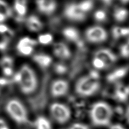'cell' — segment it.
I'll return each mask as SVG.
<instances>
[{
	"mask_svg": "<svg viewBox=\"0 0 129 129\" xmlns=\"http://www.w3.org/2000/svg\"><path fill=\"white\" fill-rule=\"evenodd\" d=\"M55 72L59 75H63L68 71V67L62 63H57L54 67Z\"/></svg>",
	"mask_w": 129,
	"mask_h": 129,
	"instance_id": "obj_27",
	"label": "cell"
},
{
	"mask_svg": "<svg viewBox=\"0 0 129 129\" xmlns=\"http://www.w3.org/2000/svg\"><path fill=\"white\" fill-rule=\"evenodd\" d=\"M1 65L2 70L6 68L13 69V60L9 56H5L1 61Z\"/></svg>",
	"mask_w": 129,
	"mask_h": 129,
	"instance_id": "obj_24",
	"label": "cell"
},
{
	"mask_svg": "<svg viewBox=\"0 0 129 129\" xmlns=\"http://www.w3.org/2000/svg\"><path fill=\"white\" fill-rule=\"evenodd\" d=\"M53 36L50 34H43L39 36L38 41L41 45H48L52 42Z\"/></svg>",
	"mask_w": 129,
	"mask_h": 129,
	"instance_id": "obj_22",
	"label": "cell"
},
{
	"mask_svg": "<svg viewBox=\"0 0 129 129\" xmlns=\"http://www.w3.org/2000/svg\"><path fill=\"white\" fill-rule=\"evenodd\" d=\"M64 15L68 19L73 21H82L86 17V14L83 12L78 4L72 3L68 5L64 10Z\"/></svg>",
	"mask_w": 129,
	"mask_h": 129,
	"instance_id": "obj_7",
	"label": "cell"
},
{
	"mask_svg": "<svg viewBox=\"0 0 129 129\" xmlns=\"http://www.w3.org/2000/svg\"><path fill=\"white\" fill-rule=\"evenodd\" d=\"M120 53L123 57H129V40L122 45Z\"/></svg>",
	"mask_w": 129,
	"mask_h": 129,
	"instance_id": "obj_28",
	"label": "cell"
},
{
	"mask_svg": "<svg viewBox=\"0 0 129 129\" xmlns=\"http://www.w3.org/2000/svg\"><path fill=\"white\" fill-rule=\"evenodd\" d=\"M69 129H89V128L86 124L75 123L73 124Z\"/></svg>",
	"mask_w": 129,
	"mask_h": 129,
	"instance_id": "obj_29",
	"label": "cell"
},
{
	"mask_svg": "<svg viewBox=\"0 0 129 129\" xmlns=\"http://www.w3.org/2000/svg\"><path fill=\"white\" fill-rule=\"evenodd\" d=\"M106 5H110L112 3L113 0H101Z\"/></svg>",
	"mask_w": 129,
	"mask_h": 129,
	"instance_id": "obj_37",
	"label": "cell"
},
{
	"mask_svg": "<svg viewBox=\"0 0 129 129\" xmlns=\"http://www.w3.org/2000/svg\"><path fill=\"white\" fill-rule=\"evenodd\" d=\"M109 129H127L123 125L119 123L111 124L109 126Z\"/></svg>",
	"mask_w": 129,
	"mask_h": 129,
	"instance_id": "obj_30",
	"label": "cell"
},
{
	"mask_svg": "<svg viewBox=\"0 0 129 129\" xmlns=\"http://www.w3.org/2000/svg\"><path fill=\"white\" fill-rule=\"evenodd\" d=\"M50 113L54 120L59 124L67 123L71 116L70 108L63 103L59 102H55L50 105Z\"/></svg>",
	"mask_w": 129,
	"mask_h": 129,
	"instance_id": "obj_5",
	"label": "cell"
},
{
	"mask_svg": "<svg viewBox=\"0 0 129 129\" xmlns=\"http://www.w3.org/2000/svg\"><path fill=\"white\" fill-rule=\"evenodd\" d=\"M8 81L6 79L0 78V92H1L2 88L5 85L8 84Z\"/></svg>",
	"mask_w": 129,
	"mask_h": 129,
	"instance_id": "obj_33",
	"label": "cell"
},
{
	"mask_svg": "<svg viewBox=\"0 0 129 129\" xmlns=\"http://www.w3.org/2000/svg\"><path fill=\"white\" fill-rule=\"evenodd\" d=\"M14 7L15 11L18 14V16H19V17H23V16H24L26 15L27 11V5L14 2Z\"/></svg>",
	"mask_w": 129,
	"mask_h": 129,
	"instance_id": "obj_23",
	"label": "cell"
},
{
	"mask_svg": "<svg viewBox=\"0 0 129 129\" xmlns=\"http://www.w3.org/2000/svg\"><path fill=\"white\" fill-rule=\"evenodd\" d=\"M94 56L100 59L107 65L108 68L113 65L117 60L116 55L114 54V53L108 48H105L97 50Z\"/></svg>",
	"mask_w": 129,
	"mask_h": 129,
	"instance_id": "obj_10",
	"label": "cell"
},
{
	"mask_svg": "<svg viewBox=\"0 0 129 129\" xmlns=\"http://www.w3.org/2000/svg\"><path fill=\"white\" fill-rule=\"evenodd\" d=\"M36 3L38 10L45 14H52L57 8L56 0H36Z\"/></svg>",
	"mask_w": 129,
	"mask_h": 129,
	"instance_id": "obj_11",
	"label": "cell"
},
{
	"mask_svg": "<svg viewBox=\"0 0 129 129\" xmlns=\"http://www.w3.org/2000/svg\"><path fill=\"white\" fill-rule=\"evenodd\" d=\"M63 35L66 39L77 43L81 42L79 33L77 29L72 27H68L63 30Z\"/></svg>",
	"mask_w": 129,
	"mask_h": 129,
	"instance_id": "obj_14",
	"label": "cell"
},
{
	"mask_svg": "<svg viewBox=\"0 0 129 129\" xmlns=\"http://www.w3.org/2000/svg\"><path fill=\"white\" fill-rule=\"evenodd\" d=\"M125 118L126 121V122L129 125V105L127 106V107L126 109L125 112Z\"/></svg>",
	"mask_w": 129,
	"mask_h": 129,
	"instance_id": "obj_32",
	"label": "cell"
},
{
	"mask_svg": "<svg viewBox=\"0 0 129 129\" xmlns=\"http://www.w3.org/2000/svg\"><path fill=\"white\" fill-rule=\"evenodd\" d=\"M7 125H7L6 121H5L4 119L0 118V129L3 128L5 126H6Z\"/></svg>",
	"mask_w": 129,
	"mask_h": 129,
	"instance_id": "obj_35",
	"label": "cell"
},
{
	"mask_svg": "<svg viewBox=\"0 0 129 129\" xmlns=\"http://www.w3.org/2000/svg\"><path fill=\"white\" fill-rule=\"evenodd\" d=\"M9 31L8 27L5 25L0 23V34H4Z\"/></svg>",
	"mask_w": 129,
	"mask_h": 129,
	"instance_id": "obj_31",
	"label": "cell"
},
{
	"mask_svg": "<svg viewBox=\"0 0 129 129\" xmlns=\"http://www.w3.org/2000/svg\"><path fill=\"white\" fill-rule=\"evenodd\" d=\"M107 13L103 10H97L94 14V18L95 20L100 22L105 21L107 19Z\"/></svg>",
	"mask_w": 129,
	"mask_h": 129,
	"instance_id": "obj_26",
	"label": "cell"
},
{
	"mask_svg": "<svg viewBox=\"0 0 129 129\" xmlns=\"http://www.w3.org/2000/svg\"><path fill=\"white\" fill-rule=\"evenodd\" d=\"M26 25L28 29L32 31L37 32L41 30L43 24L41 20L36 15H30L26 20Z\"/></svg>",
	"mask_w": 129,
	"mask_h": 129,
	"instance_id": "obj_13",
	"label": "cell"
},
{
	"mask_svg": "<svg viewBox=\"0 0 129 129\" xmlns=\"http://www.w3.org/2000/svg\"><path fill=\"white\" fill-rule=\"evenodd\" d=\"M119 1L122 4H127L129 2V0H119Z\"/></svg>",
	"mask_w": 129,
	"mask_h": 129,
	"instance_id": "obj_38",
	"label": "cell"
},
{
	"mask_svg": "<svg viewBox=\"0 0 129 129\" xmlns=\"http://www.w3.org/2000/svg\"><path fill=\"white\" fill-rule=\"evenodd\" d=\"M92 65L96 70H103L108 68L107 65L100 59L94 56L92 60Z\"/></svg>",
	"mask_w": 129,
	"mask_h": 129,
	"instance_id": "obj_25",
	"label": "cell"
},
{
	"mask_svg": "<svg viewBox=\"0 0 129 129\" xmlns=\"http://www.w3.org/2000/svg\"><path fill=\"white\" fill-rule=\"evenodd\" d=\"M89 114L91 122L94 126L105 127L111 125L113 110L107 102L99 101L92 105Z\"/></svg>",
	"mask_w": 129,
	"mask_h": 129,
	"instance_id": "obj_1",
	"label": "cell"
},
{
	"mask_svg": "<svg viewBox=\"0 0 129 129\" xmlns=\"http://www.w3.org/2000/svg\"><path fill=\"white\" fill-rule=\"evenodd\" d=\"M35 129H52V124L50 121L44 116H39L34 123Z\"/></svg>",
	"mask_w": 129,
	"mask_h": 129,
	"instance_id": "obj_17",
	"label": "cell"
},
{
	"mask_svg": "<svg viewBox=\"0 0 129 129\" xmlns=\"http://www.w3.org/2000/svg\"><path fill=\"white\" fill-rule=\"evenodd\" d=\"M99 76L95 71L78 80L75 85L76 92L83 97H89L96 93L100 88Z\"/></svg>",
	"mask_w": 129,
	"mask_h": 129,
	"instance_id": "obj_3",
	"label": "cell"
},
{
	"mask_svg": "<svg viewBox=\"0 0 129 129\" xmlns=\"http://www.w3.org/2000/svg\"><path fill=\"white\" fill-rule=\"evenodd\" d=\"M127 70V69L125 68H119L118 70H116L108 76V80L110 81H114L116 80L120 79L121 77H123L126 75Z\"/></svg>",
	"mask_w": 129,
	"mask_h": 129,
	"instance_id": "obj_19",
	"label": "cell"
},
{
	"mask_svg": "<svg viewBox=\"0 0 129 129\" xmlns=\"http://www.w3.org/2000/svg\"><path fill=\"white\" fill-rule=\"evenodd\" d=\"M128 11L122 7H118L114 10V19L118 22H123L125 21L128 17Z\"/></svg>",
	"mask_w": 129,
	"mask_h": 129,
	"instance_id": "obj_18",
	"label": "cell"
},
{
	"mask_svg": "<svg viewBox=\"0 0 129 129\" xmlns=\"http://www.w3.org/2000/svg\"><path fill=\"white\" fill-rule=\"evenodd\" d=\"M14 2L22 5H27V0H15Z\"/></svg>",
	"mask_w": 129,
	"mask_h": 129,
	"instance_id": "obj_36",
	"label": "cell"
},
{
	"mask_svg": "<svg viewBox=\"0 0 129 129\" xmlns=\"http://www.w3.org/2000/svg\"><path fill=\"white\" fill-rule=\"evenodd\" d=\"M53 52L55 56L62 60L69 59L71 55L68 46L63 43H56L54 46Z\"/></svg>",
	"mask_w": 129,
	"mask_h": 129,
	"instance_id": "obj_12",
	"label": "cell"
},
{
	"mask_svg": "<svg viewBox=\"0 0 129 129\" xmlns=\"http://www.w3.org/2000/svg\"><path fill=\"white\" fill-rule=\"evenodd\" d=\"M1 129H10V128H9V127H8V126L7 125V126H5V127H4L3 128H1Z\"/></svg>",
	"mask_w": 129,
	"mask_h": 129,
	"instance_id": "obj_39",
	"label": "cell"
},
{
	"mask_svg": "<svg viewBox=\"0 0 129 129\" xmlns=\"http://www.w3.org/2000/svg\"><path fill=\"white\" fill-rule=\"evenodd\" d=\"M19 88L25 94H31L38 88V79L34 70L27 65H23L14 77Z\"/></svg>",
	"mask_w": 129,
	"mask_h": 129,
	"instance_id": "obj_2",
	"label": "cell"
},
{
	"mask_svg": "<svg viewBox=\"0 0 129 129\" xmlns=\"http://www.w3.org/2000/svg\"><path fill=\"white\" fill-rule=\"evenodd\" d=\"M7 18H8V17H7L6 15H5L2 13H0V23H1V24H2V22H4Z\"/></svg>",
	"mask_w": 129,
	"mask_h": 129,
	"instance_id": "obj_34",
	"label": "cell"
},
{
	"mask_svg": "<svg viewBox=\"0 0 129 129\" xmlns=\"http://www.w3.org/2000/svg\"><path fill=\"white\" fill-rule=\"evenodd\" d=\"M36 44L37 42L33 39L29 37H24L18 43L17 48L18 51L21 55L28 56L33 52L34 47Z\"/></svg>",
	"mask_w": 129,
	"mask_h": 129,
	"instance_id": "obj_8",
	"label": "cell"
},
{
	"mask_svg": "<svg viewBox=\"0 0 129 129\" xmlns=\"http://www.w3.org/2000/svg\"><path fill=\"white\" fill-rule=\"evenodd\" d=\"M78 4L80 9L85 14L90 11L93 6V2L92 0H83Z\"/></svg>",
	"mask_w": 129,
	"mask_h": 129,
	"instance_id": "obj_20",
	"label": "cell"
},
{
	"mask_svg": "<svg viewBox=\"0 0 129 129\" xmlns=\"http://www.w3.org/2000/svg\"><path fill=\"white\" fill-rule=\"evenodd\" d=\"M34 60L42 68H47L50 66L52 59L49 55L45 54H39L34 56Z\"/></svg>",
	"mask_w": 129,
	"mask_h": 129,
	"instance_id": "obj_15",
	"label": "cell"
},
{
	"mask_svg": "<svg viewBox=\"0 0 129 129\" xmlns=\"http://www.w3.org/2000/svg\"><path fill=\"white\" fill-rule=\"evenodd\" d=\"M0 13H2L10 17L13 14V11L9 5L4 0H0Z\"/></svg>",
	"mask_w": 129,
	"mask_h": 129,
	"instance_id": "obj_21",
	"label": "cell"
},
{
	"mask_svg": "<svg viewBox=\"0 0 129 129\" xmlns=\"http://www.w3.org/2000/svg\"><path fill=\"white\" fill-rule=\"evenodd\" d=\"M6 113L9 117L19 125H25L28 122L27 109L22 102L17 99H11L6 103Z\"/></svg>",
	"mask_w": 129,
	"mask_h": 129,
	"instance_id": "obj_4",
	"label": "cell"
},
{
	"mask_svg": "<svg viewBox=\"0 0 129 129\" xmlns=\"http://www.w3.org/2000/svg\"><path fill=\"white\" fill-rule=\"evenodd\" d=\"M85 36L87 40L92 43H101L107 40V31L100 26H95L88 28L86 31Z\"/></svg>",
	"mask_w": 129,
	"mask_h": 129,
	"instance_id": "obj_6",
	"label": "cell"
},
{
	"mask_svg": "<svg viewBox=\"0 0 129 129\" xmlns=\"http://www.w3.org/2000/svg\"><path fill=\"white\" fill-rule=\"evenodd\" d=\"M115 98L119 101H125L129 97V87L119 85L114 93Z\"/></svg>",
	"mask_w": 129,
	"mask_h": 129,
	"instance_id": "obj_16",
	"label": "cell"
},
{
	"mask_svg": "<svg viewBox=\"0 0 129 129\" xmlns=\"http://www.w3.org/2000/svg\"><path fill=\"white\" fill-rule=\"evenodd\" d=\"M69 83L64 80H57L52 82L50 93L54 97H59L66 94L69 91Z\"/></svg>",
	"mask_w": 129,
	"mask_h": 129,
	"instance_id": "obj_9",
	"label": "cell"
}]
</instances>
